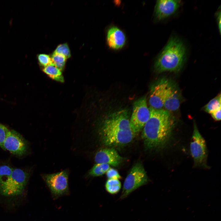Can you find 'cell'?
<instances>
[{"mask_svg": "<svg viewBox=\"0 0 221 221\" xmlns=\"http://www.w3.org/2000/svg\"><path fill=\"white\" fill-rule=\"evenodd\" d=\"M96 163H104L116 167L122 162L123 158L113 148L101 149L96 153L94 158Z\"/></svg>", "mask_w": 221, "mask_h": 221, "instance_id": "cell-12", "label": "cell"}, {"mask_svg": "<svg viewBox=\"0 0 221 221\" xmlns=\"http://www.w3.org/2000/svg\"><path fill=\"white\" fill-rule=\"evenodd\" d=\"M110 165L104 163H96L90 170L88 175L92 176H102L110 168Z\"/></svg>", "mask_w": 221, "mask_h": 221, "instance_id": "cell-17", "label": "cell"}, {"mask_svg": "<svg viewBox=\"0 0 221 221\" xmlns=\"http://www.w3.org/2000/svg\"><path fill=\"white\" fill-rule=\"evenodd\" d=\"M43 71L51 79L60 82H64L61 71L53 65L44 67Z\"/></svg>", "mask_w": 221, "mask_h": 221, "instance_id": "cell-15", "label": "cell"}, {"mask_svg": "<svg viewBox=\"0 0 221 221\" xmlns=\"http://www.w3.org/2000/svg\"><path fill=\"white\" fill-rule=\"evenodd\" d=\"M9 130L5 126L0 123V147L2 149L3 143Z\"/></svg>", "mask_w": 221, "mask_h": 221, "instance_id": "cell-23", "label": "cell"}, {"mask_svg": "<svg viewBox=\"0 0 221 221\" xmlns=\"http://www.w3.org/2000/svg\"><path fill=\"white\" fill-rule=\"evenodd\" d=\"M29 176L27 172L20 169H14L10 178L0 191L1 193L6 196L20 194L24 189Z\"/></svg>", "mask_w": 221, "mask_h": 221, "instance_id": "cell-8", "label": "cell"}, {"mask_svg": "<svg viewBox=\"0 0 221 221\" xmlns=\"http://www.w3.org/2000/svg\"><path fill=\"white\" fill-rule=\"evenodd\" d=\"M37 59L40 64L44 67L53 65L51 57L48 55L44 54H39L37 56Z\"/></svg>", "mask_w": 221, "mask_h": 221, "instance_id": "cell-22", "label": "cell"}, {"mask_svg": "<svg viewBox=\"0 0 221 221\" xmlns=\"http://www.w3.org/2000/svg\"><path fill=\"white\" fill-rule=\"evenodd\" d=\"M13 169L8 165H0V191L10 178Z\"/></svg>", "mask_w": 221, "mask_h": 221, "instance_id": "cell-16", "label": "cell"}, {"mask_svg": "<svg viewBox=\"0 0 221 221\" xmlns=\"http://www.w3.org/2000/svg\"><path fill=\"white\" fill-rule=\"evenodd\" d=\"M150 114L145 96L140 98L134 102L130 122L131 127L135 134L142 130Z\"/></svg>", "mask_w": 221, "mask_h": 221, "instance_id": "cell-7", "label": "cell"}, {"mask_svg": "<svg viewBox=\"0 0 221 221\" xmlns=\"http://www.w3.org/2000/svg\"><path fill=\"white\" fill-rule=\"evenodd\" d=\"M216 17L218 23V29L220 33H221V12L220 10L218 11L216 13Z\"/></svg>", "mask_w": 221, "mask_h": 221, "instance_id": "cell-26", "label": "cell"}, {"mask_svg": "<svg viewBox=\"0 0 221 221\" xmlns=\"http://www.w3.org/2000/svg\"><path fill=\"white\" fill-rule=\"evenodd\" d=\"M68 176V170L56 173L42 175V177L50 190L53 199L69 194Z\"/></svg>", "mask_w": 221, "mask_h": 221, "instance_id": "cell-5", "label": "cell"}, {"mask_svg": "<svg viewBox=\"0 0 221 221\" xmlns=\"http://www.w3.org/2000/svg\"><path fill=\"white\" fill-rule=\"evenodd\" d=\"M107 40L109 46L114 49L122 48L126 41V37L123 32L116 27L113 26L108 30L107 34Z\"/></svg>", "mask_w": 221, "mask_h": 221, "instance_id": "cell-13", "label": "cell"}, {"mask_svg": "<svg viewBox=\"0 0 221 221\" xmlns=\"http://www.w3.org/2000/svg\"><path fill=\"white\" fill-rule=\"evenodd\" d=\"M127 111L113 112L103 121L99 130L102 142L109 146H122L131 142L136 134L130 125Z\"/></svg>", "mask_w": 221, "mask_h": 221, "instance_id": "cell-2", "label": "cell"}, {"mask_svg": "<svg viewBox=\"0 0 221 221\" xmlns=\"http://www.w3.org/2000/svg\"><path fill=\"white\" fill-rule=\"evenodd\" d=\"M180 5V1L179 0H158L155 6V16L160 20L167 18L177 11Z\"/></svg>", "mask_w": 221, "mask_h": 221, "instance_id": "cell-11", "label": "cell"}, {"mask_svg": "<svg viewBox=\"0 0 221 221\" xmlns=\"http://www.w3.org/2000/svg\"><path fill=\"white\" fill-rule=\"evenodd\" d=\"M148 180L146 172L142 164L140 163L136 164L125 179L120 199L125 198L131 192L146 184Z\"/></svg>", "mask_w": 221, "mask_h": 221, "instance_id": "cell-6", "label": "cell"}, {"mask_svg": "<svg viewBox=\"0 0 221 221\" xmlns=\"http://www.w3.org/2000/svg\"><path fill=\"white\" fill-rule=\"evenodd\" d=\"M149 109L150 117L142 129V134L144 145L149 149L164 148L171 138L176 120L167 110L151 107Z\"/></svg>", "mask_w": 221, "mask_h": 221, "instance_id": "cell-1", "label": "cell"}, {"mask_svg": "<svg viewBox=\"0 0 221 221\" xmlns=\"http://www.w3.org/2000/svg\"><path fill=\"white\" fill-rule=\"evenodd\" d=\"M193 133L190 144V149L194 160V168L208 169L207 163V149L206 141L194 122Z\"/></svg>", "mask_w": 221, "mask_h": 221, "instance_id": "cell-4", "label": "cell"}, {"mask_svg": "<svg viewBox=\"0 0 221 221\" xmlns=\"http://www.w3.org/2000/svg\"><path fill=\"white\" fill-rule=\"evenodd\" d=\"M26 141L19 133L14 130H9L3 144V149L19 156L25 154L28 146Z\"/></svg>", "mask_w": 221, "mask_h": 221, "instance_id": "cell-10", "label": "cell"}, {"mask_svg": "<svg viewBox=\"0 0 221 221\" xmlns=\"http://www.w3.org/2000/svg\"><path fill=\"white\" fill-rule=\"evenodd\" d=\"M221 108L220 94L211 100L204 107V110L210 113L212 112Z\"/></svg>", "mask_w": 221, "mask_h": 221, "instance_id": "cell-18", "label": "cell"}, {"mask_svg": "<svg viewBox=\"0 0 221 221\" xmlns=\"http://www.w3.org/2000/svg\"><path fill=\"white\" fill-rule=\"evenodd\" d=\"M185 58L186 49L183 42L176 37H171L158 57L155 69L159 72L178 71Z\"/></svg>", "mask_w": 221, "mask_h": 221, "instance_id": "cell-3", "label": "cell"}, {"mask_svg": "<svg viewBox=\"0 0 221 221\" xmlns=\"http://www.w3.org/2000/svg\"><path fill=\"white\" fill-rule=\"evenodd\" d=\"M172 84L167 79H163L153 87L149 100L151 107L156 109H161Z\"/></svg>", "mask_w": 221, "mask_h": 221, "instance_id": "cell-9", "label": "cell"}, {"mask_svg": "<svg viewBox=\"0 0 221 221\" xmlns=\"http://www.w3.org/2000/svg\"><path fill=\"white\" fill-rule=\"evenodd\" d=\"M212 117L215 120H221V108L214 111L210 113Z\"/></svg>", "mask_w": 221, "mask_h": 221, "instance_id": "cell-25", "label": "cell"}, {"mask_svg": "<svg viewBox=\"0 0 221 221\" xmlns=\"http://www.w3.org/2000/svg\"><path fill=\"white\" fill-rule=\"evenodd\" d=\"M180 95L178 90L174 84L171 88L165 100L164 106L166 110L169 111L177 110L180 104Z\"/></svg>", "mask_w": 221, "mask_h": 221, "instance_id": "cell-14", "label": "cell"}, {"mask_svg": "<svg viewBox=\"0 0 221 221\" xmlns=\"http://www.w3.org/2000/svg\"><path fill=\"white\" fill-rule=\"evenodd\" d=\"M53 52L62 55L67 59L69 58L71 56L70 51L67 43L59 45Z\"/></svg>", "mask_w": 221, "mask_h": 221, "instance_id": "cell-21", "label": "cell"}, {"mask_svg": "<svg viewBox=\"0 0 221 221\" xmlns=\"http://www.w3.org/2000/svg\"><path fill=\"white\" fill-rule=\"evenodd\" d=\"M121 186V182L118 179H108L105 184L106 190L111 194H115L118 192Z\"/></svg>", "mask_w": 221, "mask_h": 221, "instance_id": "cell-19", "label": "cell"}, {"mask_svg": "<svg viewBox=\"0 0 221 221\" xmlns=\"http://www.w3.org/2000/svg\"><path fill=\"white\" fill-rule=\"evenodd\" d=\"M51 57L53 64L62 71L65 66L67 58L62 55L54 52Z\"/></svg>", "mask_w": 221, "mask_h": 221, "instance_id": "cell-20", "label": "cell"}, {"mask_svg": "<svg viewBox=\"0 0 221 221\" xmlns=\"http://www.w3.org/2000/svg\"><path fill=\"white\" fill-rule=\"evenodd\" d=\"M106 174L108 179L119 180L121 178L118 171L113 168H110L106 172Z\"/></svg>", "mask_w": 221, "mask_h": 221, "instance_id": "cell-24", "label": "cell"}]
</instances>
